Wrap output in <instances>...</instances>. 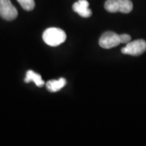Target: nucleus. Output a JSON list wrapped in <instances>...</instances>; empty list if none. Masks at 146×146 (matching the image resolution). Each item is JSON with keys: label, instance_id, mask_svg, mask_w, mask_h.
<instances>
[{"label": "nucleus", "instance_id": "nucleus-1", "mask_svg": "<svg viewBox=\"0 0 146 146\" xmlns=\"http://www.w3.org/2000/svg\"><path fill=\"white\" fill-rule=\"evenodd\" d=\"M42 38L45 43L50 46H58L66 41L65 32L58 28H50L43 33Z\"/></svg>", "mask_w": 146, "mask_h": 146}, {"label": "nucleus", "instance_id": "nucleus-2", "mask_svg": "<svg viewBox=\"0 0 146 146\" xmlns=\"http://www.w3.org/2000/svg\"><path fill=\"white\" fill-rule=\"evenodd\" d=\"M105 8L111 13H129L132 11L133 4L131 0H107L105 3Z\"/></svg>", "mask_w": 146, "mask_h": 146}, {"label": "nucleus", "instance_id": "nucleus-3", "mask_svg": "<svg viewBox=\"0 0 146 146\" xmlns=\"http://www.w3.org/2000/svg\"><path fill=\"white\" fill-rule=\"evenodd\" d=\"M121 51L124 54H129L133 56H138L146 51V42L143 39H139L133 42H128Z\"/></svg>", "mask_w": 146, "mask_h": 146}, {"label": "nucleus", "instance_id": "nucleus-4", "mask_svg": "<svg viewBox=\"0 0 146 146\" xmlns=\"http://www.w3.org/2000/svg\"><path fill=\"white\" fill-rule=\"evenodd\" d=\"M18 16V11L10 0H0V16L6 21H13Z\"/></svg>", "mask_w": 146, "mask_h": 146}, {"label": "nucleus", "instance_id": "nucleus-5", "mask_svg": "<svg viewBox=\"0 0 146 146\" xmlns=\"http://www.w3.org/2000/svg\"><path fill=\"white\" fill-rule=\"evenodd\" d=\"M120 43L119 35L114 32H106L99 39V46L104 49L118 46Z\"/></svg>", "mask_w": 146, "mask_h": 146}, {"label": "nucleus", "instance_id": "nucleus-6", "mask_svg": "<svg viewBox=\"0 0 146 146\" xmlns=\"http://www.w3.org/2000/svg\"><path fill=\"white\" fill-rule=\"evenodd\" d=\"M89 3L87 0H79L72 6L73 11L84 18H89L92 16V11L89 8Z\"/></svg>", "mask_w": 146, "mask_h": 146}, {"label": "nucleus", "instance_id": "nucleus-7", "mask_svg": "<svg viewBox=\"0 0 146 146\" xmlns=\"http://www.w3.org/2000/svg\"><path fill=\"white\" fill-rule=\"evenodd\" d=\"M66 84V80L64 78H60L58 80H49L46 84V87L48 91L55 93L59 91L61 89H63V87Z\"/></svg>", "mask_w": 146, "mask_h": 146}, {"label": "nucleus", "instance_id": "nucleus-8", "mask_svg": "<svg viewBox=\"0 0 146 146\" xmlns=\"http://www.w3.org/2000/svg\"><path fill=\"white\" fill-rule=\"evenodd\" d=\"M31 81H33L34 83L36 84V85L37 87H42L45 85V82L42 80V76L37 74V73L34 72L33 71H28L26 73V76L25 79V83H29Z\"/></svg>", "mask_w": 146, "mask_h": 146}, {"label": "nucleus", "instance_id": "nucleus-9", "mask_svg": "<svg viewBox=\"0 0 146 146\" xmlns=\"http://www.w3.org/2000/svg\"><path fill=\"white\" fill-rule=\"evenodd\" d=\"M17 1L24 10L29 11L33 10L35 7L34 0H17Z\"/></svg>", "mask_w": 146, "mask_h": 146}, {"label": "nucleus", "instance_id": "nucleus-10", "mask_svg": "<svg viewBox=\"0 0 146 146\" xmlns=\"http://www.w3.org/2000/svg\"><path fill=\"white\" fill-rule=\"evenodd\" d=\"M119 39H120V43H123V44H127L128 42H131V37L130 35L128 34H121L119 35Z\"/></svg>", "mask_w": 146, "mask_h": 146}]
</instances>
